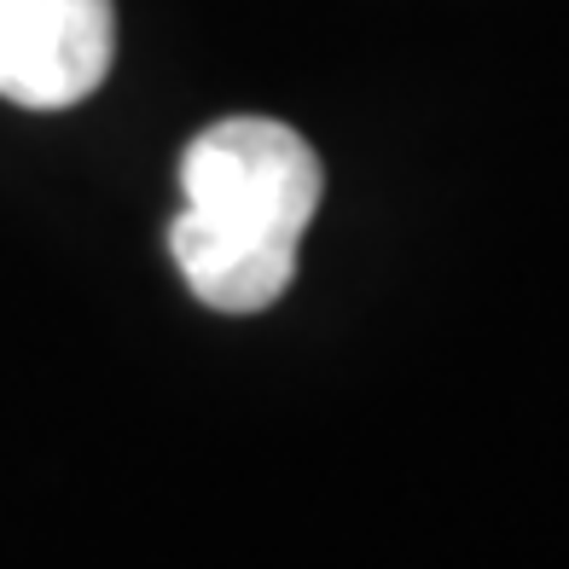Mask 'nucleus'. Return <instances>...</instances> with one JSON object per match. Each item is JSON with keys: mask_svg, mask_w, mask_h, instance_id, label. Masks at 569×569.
Segmentation results:
<instances>
[{"mask_svg": "<svg viewBox=\"0 0 569 569\" xmlns=\"http://www.w3.org/2000/svg\"><path fill=\"white\" fill-rule=\"evenodd\" d=\"M320 192L326 174L315 146L273 117H227L203 128L180 158L187 216L227 232L302 244L308 221L320 210Z\"/></svg>", "mask_w": 569, "mask_h": 569, "instance_id": "1", "label": "nucleus"}, {"mask_svg": "<svg viewBox=\"0 0 569 569\" xmlns=\"http://www.w3.org/2000/svg\"><path fill=\"white\" fill-rule=\"evenodd\" d=\"M111 0H0V99L23 111H64L111 76Z\"/></svg>", "mask_w": 569, "mask_h": 569, "instance_id": "2", "label": "nucleus"}, {"mask_svg": "<svg viewBox=\"0 0 569 569\" xmlns=\"http://www.w3.org/2000/svg\"><path fill=\"white\" fill-rule=\"evenodd\" d=\"M169 256L187 291L216 308V315H262L297 279V244L256 239V232H227L180 210L169 227Z\"/></svg>", "mask_w": 569, "mask_h": 569, "instance_id": "3", "label": "nucleus"}]
</instances>
